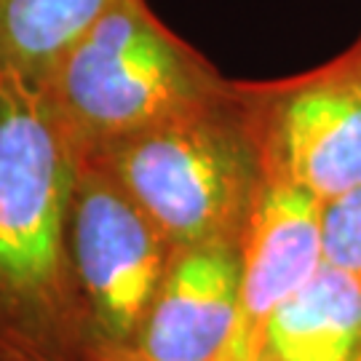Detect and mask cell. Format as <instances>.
<instances>
[{
	"mask_svg": "<svg viewBox=\"0 0 361 361\" xmlns=\"http://www.w3.org/2000/svg\"><path fill=\"white\" fill-rule=\"evenodd\" d=\"M75 166L43 80L0 62V361H91L70 255Z\"/></svg>",
	"mask_w": 361,
	"mask_h": 361,
	"instance_id": "6da1fadb",
	"label": "cell"
},
{
	"mask_svg": "<svg viewBox=\"0 0 361 361\" xmlns=\"http://www.w3.org/2000/svg\"><path fill=\"white\" fill-rule=\"evenodd\" d=\"M107 171L174 246L235 241L265 185V164L244 94L113 142L75 150Z\"/></svg>",
	"mask_w": 361,
	"mask_h": 361,
	"instance_id": "7a4b0ae2",
	"label": "cell"
},
{
	"mask_svg": "<svg viewBox=\"0 0 361 361\" xmlns=\"http://www.w3.org/2000/svg\"><path fill=\"white\" fill-rule=\"evenodd\" d=\"M40 80L75 150L195 113L233 91V78L147 0H116Z\"/></svg>",
	"mask_w": 361,
	"mask_h": 361,
	"instance_id": "3957f363",
	"label": "cell"
},
{
	"mask_svg": "<svg viewBox=\"0 0 361 361\" xmlns=\"http://www.w3.org/2000/svg\"><path fill=\"white\" fill-rule=\"evenodd\" d=\"M174 249L107 171L78 155L70 255L91 361H131Z\"/></svg>",
	"mask_w": 361,
	"mask_h": 361,
	"instance_id": "277c9868",
	"label": "cell"
},
{
	"mask_svg": "<svg viewBox=\"0 0 361 361\" xmlns=\"http://www.w3.org/2000/svg\"><path fill=\"white\" fill-rule=\"evenodd\" d=\"M265 174L322 204L361 185V35L324 65L238 80Z\"/></svg>",
	"mask_w": 361,
	"mask_h": 361,
	"instance_id": "5b68a950",
	"label": "cell"
},
{
	"mask_svg": "<svg viewBox=\"0 0 361 361\" xmlns=\"http://www.w3.org/2000/svg\"><path fill=\"white\" fill-rule=\"evenodd\" d=\"M241 281V244L177 246L131 361H228Z\"/></svg>",
	"mask_w": 361,
	"mask_h": 361,
	"instance_id": "8992f818",
	"label": "cell"
},
{
	"mask_svg": "<svg viewBox=\"0 0 361 361\" xmlns=\"http://www.w3.org/2000/svg\"><path fill=\"white\" fill-rule=\"evenodd\" d=\"M322 209L319 198L265 174L241 244V316L228 361H249L265 322L322 271Z\"/></svg>",
	"mask_w": 361,
	"mask_h": 361,
	"instance_id": "52a82bcc",
	"label": "cell"
},
{
	"mask_svg": "<svg viewBox=\"0 0 361 361\" xmlns=\"http://www.w3.org/2000/svg\"><path fill=\"white\" fill-rule=\"evenodd\" d=\"M361 356V276L322 265L265 322L249 361H353Z\"/></svg>",
	"mask_w": 361,
	"mask_h": 361,
	"instance_id": "ba28073f",
	"label": "cell"
},
{
	"mask_svg": "<svg viewBox=\"0 0 361 361\" xmlns=\"http://www.w3.org/2000/svg\"><path fill=\"white\" fill-rule=\"evenodd\" d=\"M116 0H0V62L43 78Z\"/></svg>",
	"mask_w": 361,
	"mask_h": 361,
	"instance_id": "9c48e42d",
	"label": "cell"
},
{
	"mask_svg": "<svg viewBox=\"0 0 361 361\" xmlns=\"http://www.w3.org/2000/svg\"><path fill=\"white\" fill-rule=\"evenodd\" d=\"M324 265L361 276V185L322 209Z\"/></svg>",
	"mask_w": 361,
	"mask_h": 361,
	"instance_id": "30bf717a",
	"label": "cell"
},
{
	"mask_svg": "<svg viewBox=\"0 0 361 361\" xmlns=\"http://www.w3.org/2000/svg\"><path fill=\"white\" fill-rule=\"evenodd\" d=\"M353 361H361V356H359V359H353Z\"/></svg>",
	"mask_w": 361,
	"mask_h": 361,
	"instance_id": "8fae6325",
	"label": "cell"
}]
</instances>
